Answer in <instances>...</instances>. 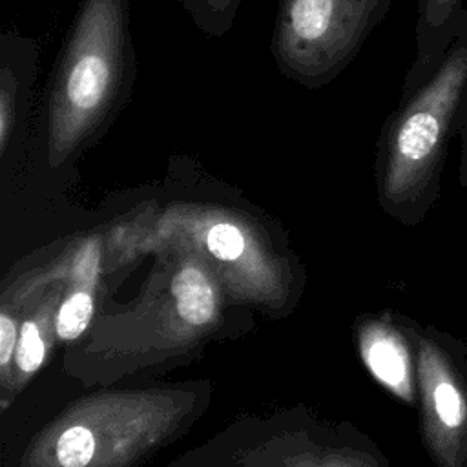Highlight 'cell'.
<instances>
[{"mask_svg":"<svg viewBox=\"0 0 467 467\" xmlns=\"http://www.w3.org/2000/svg\"><path fill=\"white\" fill-rule=\"evenodd\" d=\"M135 77L130 0H80L33 117L31 142L51 166L73 161L117 122Z\"/></svg>","mask_w":467,"mask_h":467,"instance_id":"obj_1","label":"cell"},{"mask_svg":"<svg viewBox=\"0 0 467 467\" xmlns=\"http://www.w3.org/2000/svg\"><path fill=\"white\" fill-rule=\"evenodd\" d=\"M467 95V26L434 71L400 97L378 139V181L394 208L423 212L440 192V179Z\"/></svg>","mask_w":467,"mask_h":467,"instance_id":"obj_2","label":"cell"},{"mask_svg":"<svg viewBox=\"0 0 467 467\" xmlns=\"http://www.w3.org/2000/svg\"><path fill=\"white\" fill-rule=\"evenodd\" d=\"M394 0H277L270 51L288 80L319 89L358 57Z\"/></svg>","mask_w":467,"mask_h":467,"instance_id":"obj_3","label":"cell"},{"mask_svg":"<svg viewBox=\"0 0 467 467\" xmlns=\"http://www.w3.org/2000/svg\"><path fill=\"white\" fill-rule=\"evenodd\" d=\"M425 434L438 467H467V378L436 341H420Z\"/></svg>","mask_w":467,"mask_h":467,"instance_id":"obj_4","label":"cell"},{"mask_svg":"<svg viewBox=\"0 0 467 467\" xmlns=\"http://www.w3.org/2000/svg\"><path fill=\"white\" fill-rule=\"evenodd\" d=\"M40 44L16 27L0 33V159H16L31 144L33 95Z\"/></svg>","mask_w":467,"mask_h":467,"instance_id":"obj_5","label":"cell"},{"mask_svg":"<svg viewBox=\"0 0 467 467\" xmlns=\"http://www.w3.org/2000/svg\"><path fill=\"white\" fill-rule=\"evenodd\" d=\"M465 26V0H418L414 26L416 49L401 86V95L416 89L434 71Z\"/></svg>","mask_w":467,"mask_h":467,"instance_id":"obj_6","label":"cell"},{"mask_svg":"<svg viewBox=\"0 0 467 467\" xmlns=\"http://www.w3.org/2000/svg\"><path fill=\"white\" fill-rule=\"evenodd\" d=\"M363 359L374 378L405 400H412V367L403 339L387 327L372 328L363 339Z\"/></svg>","mask_w":467,"mask_h":467,"instance_id":"obj_7","label":"cell"},{"mask_svg":"<svg viewBox=\"0 0 467 467\" xmlns=\"http://www.w3.org/2000/svg\"><path fill=\"white\" fill-rule=\"evenodd\" d=\"M179 316L193 327L204 325L215 312V296L208 277L195 266L182 268L171 283Z\"/></svg>","mask_w":467,"mask_h":467,"instance_id":"obj_8","label":"cell"},{"mask_svg":"<svg viewBox=\"0 0 467 467\" xmlns=\"http://www.w3.org/2000/svg\"><path fill=\"white\" fill-rule=\"evenodd\" d=\"M195 27L206 35L219 38L226 35L237 18L243 0H179Z\"/></svg>","mask_w":467,"mask_h":467,"instance_id":"obj_9","label":"cell"},{"mask_svg":"<svg viewBox=\"0 0 467 467\" xmlns=\"http://www.w3.org/2000/svg\"><path fill=\"white\" fill-rule=\"evenodd\" d=\"M95 454V440L82 425L69 427L57 443V458L62 467H86Z\"/></svg>","mask_w":467,"mask_h":467,"instance_id":"obj_10","label":"cell"},{"mask_svg":"<svg viewBox=\"0 0 467 467\" xmlns=\"http://www.w3.org/2000/svg\"><path fill=\"white\" fill-rule=\"evenodd\" d=\"M93 314V299L86 292H75L69 296L57 316V334L62 339L78 337L89 325Z\"/></svg>","mask_w":467,"mask_h":467,"instance_id":"obj_11","label":"cell"},{"mask_svg":"<svg viewBox=\"0 0 467 467\" xmlns=\"http://www.w3.org/2000/svg\"><path fill=\"white\" fill-rule=\"evenodd\" d=\"M208 248L210 252L223 261L237 259L244 250V239L237 226L221 223L210 228L208 232Z\"/></svg>","mask_w":467,"mask_h":467,"instance_id":"obj_12","label":"cell"},{"mask_svg":"<svg viewBox=\"0 0 467 467\" xmlns=\"http://www.w3.org/2000/svg\"><path fill=\"white\" fill-rule=\"evenodd\" d=\"M44 341L38 334V328L35 323L27 321L22 327L18 348H16V363L24 372H35L42 361H44Z\"/></svg>","mask_w":467,"mask_h":467,"instance_id":"obj_13","label":"cell"},{"mask_svg":"<svg viewBox=\"0 0 467 467\" xmlns=\"http://www.w3.org/2000/svg\"><path fill=\"white\" fill-rule=\"evenodd\" d=\"M460 135V184L467 192V95L462 106L460 120H458V133Z\"/></svg>","mask_w":467,"mask_h":467,"instance_id":"obj_14","label":"cell"},{"mask_svg":"<svg viewBox=\"0 0 467 467\" xmlns=\"http://www.w3.org/2000/svg\"><path fill=\"white\" fill-rule=\"evenodd\" d=\"M15 337H16L15 321L5 314H2L0 316V363L2 365H5L13 356Z\"/></svg>","mask_w":467,"mask_h":467,"instance_id":"obj_15","label":"cell"}]
</instances>
